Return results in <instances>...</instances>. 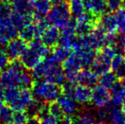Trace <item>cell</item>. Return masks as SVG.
I'll return each instance as SVG.
<instances>
[{"label":"cell","mask_w":125,"mask_h":124,"mask_svg":"<svg viewBox=\"0 0 125 124\" xmlns=\"http://www.w3.org/2000/svg\"><path fill=\"white\" fill-rule=\"evenodd\" d=\"M112 100V94L108 89L105 88L102 86L96 85L92 90V97L91 102L93 105L97 108L104 107L108 105Z\"/></svg>","instance_id":"obj_6"},{"label":"cell","mask_w":125,"mask_h":124,"mask_svg":"<svg viewBox=\"0 0 125 124\" xmlns=\"http://www.w3.org/2000/svg\"><path fill=\"white\" fill-rule=\"evenodd\" d=\"M111 68L112 71L117 75V76L121 78L125 76V59L123 55H116L112 60Z\"/></svg>","instance_id":"obj_23"},{"label":"cell","mask_w":125,"mask_h":124,"mask_svg":"<svg viewBox=\"0 0 125 124\" xmlns=\"http://www.w3.org/2000/svg\"><path fill=\"white\" fill-rule=\"evenodd\" d=\"M77 54V55L79 56L82 63V66L85 69H89L91 67L92 64L94 63V60L96 57V53L95 50L92 49V48H81L79 50L75 51Z\"/></svg>","instance_id":"obj_17"},{"label":"cell","mask_w":125,"mask_h":124,"mask_svg":"<svg viewBox=\"0 0 125 124\" xmlns=\"http://www.w3.org/2000/svg\"><path fill=\"white\" fill-rule=\"evenodd\" d=\"M3 106V100L2 99H0V110H1V108Z\"/></svg>","instance_id":"obj_48"},{"label":"cell","mask_w":125,"mask_h":124,"mask_svg":"<svg viewBox=\"0 0 125 124\" xmlns=\"http://www.w3.org/2000/svg\"><path fill=\"white\" fill-rule=\"evenodd\" d=\"M94 124H104V123H100V122H99V123H94Z\"/></svg>","instance_id":"obj_52"},{"label":"cell","mask_w":125,"mask_h":124,"mask_svg":"<svg viewBox=\"0 0 125 124\" xmlns=\"http://www.w3.org/2000/svg\"><path fill=\"white\" fill-rule=\"evenodd\" d=\"M30 48L36 51L41 58L44 59L51 54V48L43 43L41 38H35L30 42Z\"/></svg>","instance_id":"obj_20"},{"label":"cell","mask_w":125,"mask_h":124,"mask_svg":"<svg viewBox=\"0 0 125 124\" xmlns=\"http://www.w3.org/2000/svg\"><path fill=\"white\" fill-rule=\"evenodd\" d=\"M76 38V35H61L59 40L58 44L60 46L65 47L67 48H73V46L74 44V41Z\"/></svg>","instance_id":"obj_34"},{"label":"cell","mask_w":125,"mask_h":124,"mask_svg":"<svg viewBox=\"0 0 125 124\" xmlns=\"http://www.w3.org/2000/svg\"><path fill=\"white\" fill-rule=\"evenodd\" d=\"M123 9H124L125 11V0H124V3H123Z\"/></svg>","instance_id":"obj_51"},{"label":"cell","mask_w":125,"mask_h":124,"mask_svg":"<svg viewBox=\"0 0 125 124\" xmlns=\"http://www.w3.org/2000/svg\"><path fill=\"white\" fill-rule=\"evenodd\" d=\"M23 71H17L8 66L1 73L0 83L5 87L21 88V76Z\"/></svg>","instance_id":"obj_4"},{"label":"cell","mask_w":125,"mask_h":124,"mask_svg":"<svg viewBox=\"0 0 125 124\" xmlns=\"http://www.w3.org/2000/svg\"><path fill=\"white\" fill-rule=\"evenodd\" d=\"M108 10L110 12H116L123 7L124 0H106Z\"/></svg>","instance_id":"obj_40"},{"label":"cell","mask_w":125,"mask_h":124,"mask_svg":"<svg viewBox=\"0 0 125 124\" xmlns=\"http://www.w3.org/2000/svg\"><path fill=\"white\" fill-rule=\"evenodd\" d=\"M4 91H5V86L2 83H0V99L3 100L4 98Z\"/></svg>","instance_id":"obj_45"},{"label":"cell","mask_w":125,"mask_h":124,"mask_svg":"<svg viewBox=\"0 0 125 124\" xmlns=\"http://www.w3.org/2000/svg\"><path fill=\"white\" fill-rule=\"evenodd\" d=\"M96 120V111L89 108H84L76 113V116L73 118V124H94Z\"/></svg>","instance_id":"obj_15"},{"label":"cell","mask_w":125,"mask_h":124,"mask_svg":"<svg viewBox=\"0 0 125 124\" xmlns=\"http://www.w3.org/2000/svg\"><path fill=\"white\" fill-rule=\"evenodd\" d=\"M76 25L77 21L76 19L70 20L63 27H61V35H76Z\"/></svg>","instance_id":"obj_35"},{"label":"cell","mask_w":125,"mask_h":124,"mask_svg":"<svg viewBox=\"0 0 125 124\" xmlns=\"http://www.w3.org/2000/svg\"><path fill=\"white\" fill-rule=\"evenodd\" d=\"M31 93L33 98L44 103H51L57 101L62 94L61 86H58L46 80L35 81L31 87Z\"/></svg>","instance_id":"obj_1"},{"label":"cell","mask_w":125,"mask_h":124,"mask_svg":"<svg viewBox=\"0 0 125 124\" xmlns=\"http://www.w3.org/2000/svg\"><path fill=\"white\" fill-rule=\"evenodd\" d=\"M44 80L58 85V86H62L66 83V77H65V71L61 64L55 65L53 67H51L49 73L45 76Z\"/></svg>","instance_id":"obj_13"},{"label":"cell","mask_w":125,"mask_h":124,"mask_svg":"<svg viewBox=\"0 0 125 124\" xmlns=\"http://www.w3.org/2000/svg\"><path fill=\"white\" fill-rule=\"evenodd\" d=\"M99 82L98 76L91 70L84 69L78 73V83L89 88H94Z\"/></svg>","instance_id":"obj_16"},{"label":"cell","mask_w":125,"mask_h":124,"mask_svg":"<svg viewBox=\"0 0 125 124\" xmlns=\"http://www.w3.org/2000/svg\"><path fill=\"white\" fill-rule=\"evenodd\" d=\"M12 12H13V10H12V7L10 4V3L3 1L0 3V17L2 18L11 17Z\"/></svg>","instance_id":"obj_38"},{"label":"cell","mask_w":125,"mask_h":124,"mask_svg":"<svg viewBox=\"0 0 125 124\" xmlns=\"http://www.w3.org/2000/svg\"><path fill=\"white\" fill-rule=\"evenodd\" d=\"M25 69L31 71L34 69L41 61V56L31 48H27L20 58Z\"/></svg>","instance_id":"obj_12"},{"label":"cell","mask_w":125,"mask_h":124,"mask_svg":"<svg viewBox=\"0 0 125 124\" xmlns=\"http://www.w3.org/2000/svg\"><path fill=\"white\" fill-rule=\"evenodd\" d=\"M122 110H123V111H124V114H125V104L123 105V108H122Z\"/></svg>","instance_id":"obj_49"},{"label":"cell","mask_w":125,"mask_h":124,"mask_svg":"<svg viewBox=\"0 0 125 124\" xmlns=\"http://www.w3.org/2000/svg\"><path fill=\"white\" fill-rule=\"evenodd\" d=\"M77 21V25H76V35L77 36H86L91 33L94 29L95 28L96 24H94L92 22H88V21Z\"/></svg>","instance_id":"obj_27"},{"label":"cell","mask_w":125,"mask_h":124,"mask_svg":"<svg viewBox=\"0 0 125 124\" xmlns=\"http://www.w3.org/2000/svg\"><path fill=\"white\" fill-rule=\"evenodd\" d=\"M0 80H1V73H0Z\"/></svg>","instance_id":"obj_53"},{"label":"cell","mask_w":125,"mask_h":124,"mask_svg":"<svg viewBox=\"0 0 125 124\" xmlns=\"http://www.w3.org/2000/svg\"><path fill=\"white\" fill-rule=\"evenodd\" d=\"M97 26L106 33H116L118 31V23L115 12L105 13L99 18Z\"/></svg>","instance_id":"obj_8"},{"label":"cell","mask_w":125,"mask_h":124,"mask_svg":"<svg viewBox=\"0 0 125 124\" xmlns=\"http://www.w3.org/2000/svg\"><path fill=\"white\" fill-rule=\"evenodd\" d=\"M63 68L65 69V71H79L81 68H83L80 58L75 51L72 53L67 60L64 61V67Z\"/></svg>","instance_id":"obj_26"},{"label":"cell","mask_w":125,"mask_h":124,"mask_svg":"<svg viewBox=\"0 0 125 124\" xmlns=\"http://www.w3.org/2000/svg\"><path fill=\"white\" fill-rule=\"evenodd\" d=\"M3 2H7V3H11L13 0H3Z\"/></svg>","instance_id":"obj_50"},{"label":"cell","mask_w":125,"mask_h":124,"mask_svg":"<svg viewBox=\"0 0 125 124\" xmlns=\"http://www.w3.org/2000/svg\"><path fill=\"white\" fill-rule=\"evenodd\" d=\"M14 110L10 105H3L0 110V123H11L13 121Z\"/></svg>","instance_id":"obj_31"},{"label":"cell","mask_w":125,"mask_h":124,"mask_svg":"<svg viewBox=\"0 0 125 124\" xmlns=\"http://www.w3.org/2000/svg\"><path fill=\"white\" fill-rule=\"evenodd\" d=\"M5 124H14V123H5Z\"/></svg>","instance_id":"obj_54"},{"label":"cell","mask_w":125,"mask_h":124,"mask_svg":"<svg viewBox=\"0 0 125 124\" xmlns=\"http://www.w3.org/2000/svg\"><path fill=\"white\" fill-rule=\"evenodd\" d=\"M57 102L61 106V109L62 110L64 115L72 116L78 111L77 103L73 97L61 94L59 99H57Z\"/></svg>","instance_id":"obj_9"},{"label":"cell","mask_w":125,"mask_h":124,"mask_svg":"<svg viewBox=\"0 0 125 124\" xmlns=\"http://www.w3.org/2000/svg\"><path fill=\"white\" fill-rule=\"evenodd\" d=\"M32 6L34 15L46 16L52 7V3L51 0H32Z\"/></svg>","instance_id":"obj_24"},{"label":"cell","mask_w":125,"mask_h":124,"mask_svg":"<svg viewBox=\"0 0 125 124\" xmlns=\"http://www.w3.org/2000/svg\"><path fill=\"white\" fill-rule=\"evenodd\" d=\"M66 82L72 83L73 85H77L78 83V73L79 71H64Z\"/></svg>","instance_id":"obj_39"},{"label":"cell","mask_w":125,"mask_h":124,"mask_svg":"<svg viewBox=\"0 0 125 124\" xmlns=\"http://www.w3.org/2000/svg\"><path fill=\"white\" fill-rule=\"evenodd\" d=\"M25 124H40V118L38 117V116L29 117L26 120Z\"/></svg>","instance_id":"obj_44"},{"label":"cell","mask_w":125,"mask_h":124,"mask_svg":"<svg viewBox=\"0 0 125 124\" xmlns=\"http://www.w3.org/2000/svg\"><path fill=\"white\" fill-rule=\"evenodd\" d=\"M92 97V90L91 88H89L84 85H76L73 92V98L77 104L86 105L91 102Z\"/></svg>","instance_id":"obj_11"},{"label":"cell","mask_w":125,"mask_h":124,"mask_svg":"<svg viewBox=\"0 0 125 124\" xmlns=\"http://www.w3.org/2000/svg\"><path fill=\"white\" fill-rule=\"evenodd\" d=\"M19 93H20V89H18V88H15V87H5L3 100L8 103L9 105H10L17 98V96L19 95Z\"/></svg>","instance_id":"obj_33"},{"label":"cell","mask_w":125,"mask_h":124,"mask_svg":"<svg viewBox=\"0 0 125 124\" xmlns=\"http://www.w3.org/2000/svg\"><path fill=\"white\" fill-rule=\"evenodd\" d=\"M33 21V15H26L13 11L11 15V22L14 27L19 31L21 30L26 25Z\"/></svg>","instance_id":"obj_21"},{"label":"cell","mask_w":125,"mask_h":124,"mask_svg":"<svg viewBox=\"0 0 125 124\" xmlns=\"http://www.w3.org/2000/svg\"><path fill=\"white\" fill-rule=\"evenodd\" d=\"M53 55L61 63L67 60L68 57L71 55V51H70V48H65V47L60 46L59 45V46L55 47L54 52H53Z\"/></svg>","instance_id":"obj_32"},{"label":"cell","mask_w":125,"mask_h":124,"mask_svg":"<svg viewBox=\"0 0 125 124\" xmlns=\"http://www.w3.org/2000/svg\"><path fill=\"white\" fill-rule=\"evenodd\" d=\"M28 116L24 111H15L13 115V123L14 124H25Z\"/></svg>","instance_id":"obj_37"},{"label":"cell","mask_w":125,"mask_h":124,"mask_svg":"<svg viewBox=\"0 0 125 124\" xmlns=\"http://www.w3.org/2000/svg\"><path fill=\"white\" fill-rule=\"evenodd\" d=\"M87 11L100 18L108 10L106 0H83Z\"/></svg>","instance_id":"obj_10"},{"label":"cell","mask_w":125,"mask_h":124,"mask_svg":"<svg viewBox=\"0 0 125 124\" xmlns=\"http://www.w3.org/2000/svg\"><path fill=\"white\" fill-rule=\"evenodd\" d=\"M117 76L113 71H106L100 75L99 78V83L100 86L104 87L106 89H112L113 86L117 83Z\"/></svg>","instance_id":"obj_25"},{"label":"cell","mask_w":125,"mask_h":124,"mask_svg":"<svg viewBox=\"0 0 125 124\" xmlns=\"http://www.w3.org/2000/svg\"><path fill=\"white\" fill-rule=\"evenodd\" d=\"M112 100L111 102L117 106L125 104V87L120 82H117L112 88Z\"/></svg>","instance_id":"obj_19"},{"label":"cell","mask_w":125,"mask_h":124,"mask_svg":"<svg viewBox=\"0 0 125 124\" xmlns=\"http://www.w3.org/2000/svg\"><path fill=\"white\" fill-rule=\"evenodd\" d=\"M69 8L72 16L74 18H77L86 11L83 0H70Z\"/></svg>","instance_id":"obj_28"},{"label":"cell","mask_w":125,"mask_h":124,"mask_svg":"<svg viewBox=\"0 0 125 124\" xmlns=\"http://www.w3.org/2000/svg\"><path fill=\"white\" fill-rule=\"evenodd\" d=\"M56 121L57 119L55 117L51 115H48L44 117L40 118V124H56Z\"/></svg>","instance_id":"obj_42"},{"label":"cell","mask_w":125,"mask_h":124,"mask_svg":"<svg viewBox=\"0 0 125 124\" xmlns=\"http://www.w3.org/2000/svg\"><path fill=\"white\" fill-rule=\"evenodd\" d=\"M12 10L17 13L26 15H33L32 0H13L12 1Z\"/></svg>","instance_id":"obj_18"},{"label":"cell","mask_w":125,"mask_h":124,"mask_svg":"<svg viewBox=\"0 0 125 124\" xmlns=\"http://www.w3.org/2000/svg\"><path fill=\"white\" fill-rule=\"evenodd\" d=\"M20 38L26 42H31L36 38V27L34 22H30L20 31Z\"/></svg>","instance_id":"obj_29"},{"label":"cell","mask_w":125,"mask_h":124,"mask_svg":"<svg viewBox=\"0 0 125 124\" xmlns=\"http://www.w3.org/2000/svg\"><path fill=\"white\" fill-rule=\"evenodd\" d=\"M116 55L112 46H105L100 48L99 53L96 54L95 60L91 66L90 69L97 76L110 71L112 60Z\"/></svg>","instance_id":"obj_3"},{"label":"cell","mask_w":125,"mask_h":124,"mask_svg":"<svg viewBox=\"0 0 125 124\" xmlns=\"http://www.w3.org/2000/svg\"><path fill=\"white\" fill-rule=\"evenodd\" d=\"M56 124H73V117L71 116H64L58 118L56 121Z\"/></svg>","instance_id":"obj_43"},{"label":"cell","mask_w":125,"mask_h":124,"mask_svg":"<svg viewBox=\"0 0 125 124\" xmlns=\"http://www.w3.org/2000/svg\"><path fill=\"white\" fill-rule=\"evenodd\" d=\"M60 38H61V31H59L58 27H54V26L49 27L41 37L43 43L50 48H54L57 46V44L59 43Z\"/></svg>","instance_id":"obj_14"},{"label":"cell","mask_w":125,"mask_h":124,"mask_svg":"<svg viewBox=\"0 0 125 124\" xmlns=\"http://www.w3.org/2000/svg\"><path fill=\"white\" fill-rule=\"evenodd\" d=\"M33 95L31 90L29 88H21L20 90L19 95L17 98L9 105L14 111H25L28 105L33 100Z\"/></svg>","instance_id":"obj_7"},{"label":"cell","mask_w":125,"mask_h":124,"mask_svg":"<svg viewBox=\"0 0 125 124\" xmlns=\"http://www.w3.org/2000/svg\"><path fill=\"white\" fill-rule=\"evenodd\" d=\"M10 59L4 49L0 48V71L4 70L9 66Z\"/></svg>","instance_id":"obj_41"},{"label":"cell","mask_w":125,"mask_h":124,"mask_svg":"<svg viewBox=\"0 0 125 124\" xmlns=\"http://www.w3.org/2000/svg\"><path fill=\"white\" fill-rule=\"evenodd\" d=\"M27 42L22 38H15L12 39L7 43L5 47V51L8 54L10 60L21 58L23 53L27 49Z\"/></svg>","instance_id":"obj_5"},{"label":"cell","mask_w":125,"mask_h":124,"mask_svg":"<svg viewBox=\"0 0 125 124\" xmlns=\"http://www.w3.org/2000/svg\"><path fill=\"white\" fill-rule=\"evenodd\" d=\"M43 105H44V102L33 99L31 103L26 109V113L27 114L28 117H33V116H38V115H39Z\"/></svg>","instance_id":"obj_30"},{"label":"cell","mask_w":125,"mask_h":124,"mask_svg":"<svg viewBox=\"0 0 125 124\" xmlns=\"http://www.w3.org/2000/svg\"><path fill=\"white\" fill-rule=\"evenodd\" d=\"M49 111H50V115L55 117L56 119L64 116V113H63L62 110L61 109V106L56 101L49 103Z\"/></svg>","instance_id":"obj_36"},{"label":"cell","mask_w":125,"mask_h":124,"mask_svg":"<svg viewBox=\"0 0 125 124\" xmlns=\"http://www.w3.org/2000/svg\"><path fill=\"white\" fill-rule=\"evenodd\" d=\"M71 17L69 4L66 2L53 5L46 15V19L50 26H54L58 28L64 27L71 20Z\"/></svg>","instance_id":"obj_2"},{"label":"cell","mask_w":125,"mask_h":124,"mask_svg":"<svg viewBox=\"0 0 125 124\" xmlns=\"http://www.w3.org/2000/svg\"><path fill=\"white\" fill-rule=\"evenodd\" d=\"M64 2H66V0H51V3H52L53 5L59 4V3H64Z\"/></svg>","instance_id":"obj_46"},{"label":"cell","mask_w":125,"mask_h":124,"mask_svg":"<svg viewBox=\"0 0 125 124\" xmlns=\"http://www.w3.org/2000/svg\"><path fill=\"white\" fill-rule=\"evenodd\" d=\"M120 80H121V81H120V83H122V84L124 85V86L125 87V76H124V77H123V78H121Z\"/></svg>","instance_id":"obj_47"},{"label":"cell","mask_w":125,"mask_h":124,"mask_svg":"<svg viewBox=\"0 0 125 124\" xmlns=\"http://www.w3.org/2000/svg\"><path fill=\"white\" fill-rule=\"evenodd\" d=\"M109 105L111 111L108 124H125V114L123 110L112 102L109 103Z\"/></svg>","instance_id":"obj_22"}]
</instances>
